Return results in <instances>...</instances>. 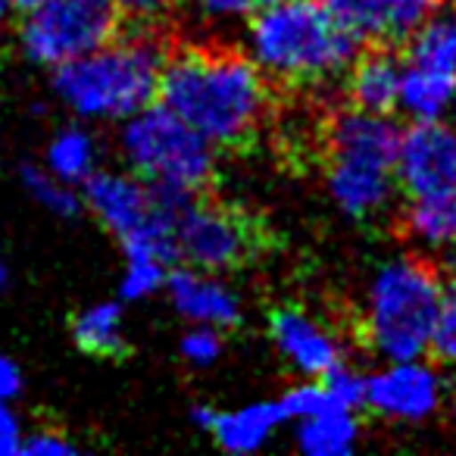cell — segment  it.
<instances>
[{
    "instance_id": "cell-2",
    "label": "cell",
    "mask_w": 456,
    "mask_h": 456,
    "mask_svg": "<svg viewBox=\"0 0 456 456\" xmlns=\"http://www.w3.org/2000/svg\"><path fill=\"white\" fill-rule=\"evenodd\" d=\"M362 47L322 0H263L250 13V57L269 78L319 82L341 76Z\"/></svg>"
},
{
    "instance_id": "cell-6",
    "label": "cell",
    "mask_w": 456,
    "mask_h": 456,
    "mask_svg": "<svg viewBox=\"0 0 456 456\" xmlns=\"http://www.w3.org/2000/svg\"><path fill=\"white\" fill-rule=\"evenodd\" d=\"M126 13L116 0H45L20 28L22 51L45 66H63L119 38Z\"/></svg>"
},
{
    "instance_id": "cell-14",
    "label": "cell",
    "mask_w": 456,
    "mask_h": 456,
    "mask_svg": "<svg viewBox=\"0 0 456 456\" xmlns=\"http://www.w3.org/2000/svg\"><path fill=\"white\" fill-rule=\"evenodd\" d=\"M169 300L184 319L194 325H213V329H232L241 322V300L228 285L216 279V273L197 266H172L166 281Z\"/></svg>"
},
{
    "instance_id": "cell-11",
    "label": "cell",
    "mask_w": 456,
    "mask_h": 456,
    "mask_svg": "<svg viewBox=\"0 0 456 456\" xmlns=\"http://www.w3.org/2000/svg\"><path fill=\"white\" fill-rule=\"evenodd\" d=\"M441 0H329V10L362 45H400L437 13Z\"/></svg>"
},
{
    "instance_id": "cell-13",
    "label": "cell",
    "mask_w": 456,
    "mask_h": 456,
    "mask_svg": "<svg viewBox=\"0 0 456 456\" xmlns=\"http://www.w3.org/2000/svg\"><path fill=\"white\" fill-rule=\"evenodd\" d=\"M85 207L97 216L103 228H110L116 238L128 235L138 225H144L153 213L151 182L122 172H94L85 182Z\"/></svg>"
},
{
    "instance_id": "cell-34",
    "label": "cell",
    "mask_w": 456,
    "mask_h": 456,
    "mask_svg": "<svg viewBox=\"0 0 456 456\" xmlns=\"http://www.w3.org/2000/svg\"><path fill=\"white\" fill-rule=\"evenodd\" d=\"M45 0H10V10H16V13H22V16H28L32 10H38Z\"/></svg>"
},
{
    "instance_id": "cell-25",
    "label": "cell",
    "mask_w": 456,
    "mask_h": 456,
    "mask_svg": "<svg viewBox=\"0 0 456 456\" xmlns=\"http://www.w3.org/2000/svg\"><path fill=\"white\" fill-rule=\"evenodd\" d=\"M279 400H281V406H285V412H288V422H300V419L316 416V412L329 410V406H338L335 400H331L329 387L322 385V379L294 385L291 391H285Z\"/></svg>"
},
{
    "instance_id": "cell-21",
    "label": "cell",
    "mask_w": 456,
    "mask_h": 456,
    "mask_svg": "<svg viewBox=\"0 0 456 456\" xmlns=\"http://www.w3.org/2000/svg\"><path fill=\"white\" fill-rule=\"evenodd\" d=\"M97 147L94 138L82 128H66L47 144V169L69 184H82L94 175Z\"/></svg>"
},
{
    "instance_id": "cell-26",
    "label": "cell",
    "mask_w": 456,
    "mask_h": 456,
    "mask_svg": "<svg viewBox=\"0 0 456 456\" xmlns=\"http://www.w3.org/2000/svg\"><path fill=\"white\" fill-rule=\"evenodd\" d=\"M184 362L191 366H209L216 362V356L222 354V329H213V325H194L188 335L178 344Z\"/></svg>"
},
{
    "instance_id": "cell-3",
    "label": "cell",
    "mask_w": 456,
    "mask_h": 456,
    "mask_svg": "<svg viewBox=\"0 0 456 456\" xmlns=\"http://www.w3.org/2000/svg\"><path fill=\"white\" fill-rule=\"evenodd\" d=\"M166 57L151 38H116L57 66V94L85 119H128L159 101Z\"/></svg>"
},
{
    "instance_id": "cell-35",
    "label": "cell",
    "mask_w": 456,
    "mask_h": 456,
    "mask_svg": "<svg viewBox=\"0 0 456 456\" xmlns=\"http://www.w3.org/2000/svg\"><path fill=\"white\" fill-rule=\"evenodd\" d=\"M10 281V269H7V260H4V254H0V288H7Z\"/></svg>"
},
{
    "instance_id": "cell-19",
    "label": "cell",
    "mask_w": 456,
    "mask_h": 456,
    "mask_svg": "<svg viewBox=\"0 0 456 456\" xmlns=\"http://www.w3.org/2000/svg\"><path fill=\"white\" fill-rule=\"evenodd\" d=\"M403 228L425 248H456V191L410 197Z\"/></svg>"
},
{
    "instance_id": "cell-32",
    "label": "cell",
    "mask_w": 456,
    "mask_h": 456,
    "mask_svg": "<svg viewBox=\"0 0 456 456\" xmlns=\"http://www.w3.org/2000/svg\"><path fill=\"white\" fill-rule=\"evenodd\" d=\"M22 391V372L7 354H0V400H13Z\"/></svg>"
},
{
    "instance_id": "cell-20",
    "label": "cell",
    "mask_w": 456,
    "mask_h": 456,
    "mask_svg": "<svg viewBox=\"0 0 456 456\" xmlns=\"http://www.w3.org/2000/svg\"><path fill=\"white\" fill-rule=\"evenodd\" d=\"M72 338L91 356H122L126 354V329H122L119 304H94L72 319Z\"/></svg>"
},
{
    "instance_id": "cell-1",
    "label": "cell",
    "mask_w": 456,
    "mask_h": 456,
    "mask_svg": "<svg viewBox=\"0 0 456 456\" xmlns=\"http://www.w3.org/2000/svg\"><path fill=\"white\" fill-rule=\"evenodd\" d=\"M266 78L254 57L194 47L166 60L159 103L191 122L216 147H241L260 128Z\"/></svg>"
},
{
    "instance_id": "cell-4",
    "label": "cell",
    "mask_w": 456,
    "mask_h": 456,
    "mask_svg": "<svg viewBox=\"0 0 456 456\" xmlns=\"http://www.w3.org/2000/svg\"><path fill=\"white\" fill-rule=\"evenodd\" d=\"M444 285L425 260L403 256L379 269L369 288L366 335L375 354L391 360H422L435 344Z\"/></svg>"
},
{
    "instance_id": "cell-24",
    "label": "cell",
    "mask_w": 456,
    "mask_h": 456,
    "mask_svg": "<svg viewBox=\"0 0 456 456\" xmlns=\"http://www.w3.org/2000/svg\"><path fill=\"white\" fill-rule=\"evenodd\" d=\"M322 385L329 387L331 400L338 406H347V410H360L366 406V394H369V379L362 372H356L347 362H338L335 369L322 375Z\"/></svg>"
},
{
    "instance_id": "cell-15",
    "label": "cell",
    "mask_w": 456,
    "mask_h": 456,
    "mask_svg": "<svg viewBox=\"0 0 456 456\" xmlns=\"http://www.w3.org/2000/svg\"><path fill=\"white\" fill-rule=\"evenodd\" d=\"M400 85H403V60H397L391 45L369 47L347 69L350 107L369 110V113L400 110Z\"/></svg>"
},
{
    "instance_id": "cell-37",
    "label": "cell",
    "mask_w": 456,
    "mask_h": 456,
    "mask_svg": "<svg viewBox=\"0 0 456 456\" xmlns=\"http://www.w3.org/2000/svg\"><path fill=\"white\" fill-rule=\"evenodd\" d=\"M322 4H329V0H322Z\"/></svg>"
},
{
    "instance_id": "cell-36",
    "label": "cell",
    "mask_w": 456,
    "mask_h": 456,
    "mask_svg": "<svg viewBox=\"0 0 456 456\" xmlns=\"http://www.w3.org/2000/svg\"><path fill=\"white\" fill-rule=\"evenodd\" d=\"M10 13V0H0V26H4V20H7Z\"/></svg>"
},
{
    "instance_id": "cell-9",
    "label": "cell",
    "mask_w": 456,
    "mask_h": 456,
    "mask_svg": "<svg viewBox=\"0 0 456 456\" xmlns=\"http://www.w3.org/2000/svg\"><path fill=\"white\" fill-rule=\"evenodd\" d=\"M397 184L406 197L456 191V128L444 119H412L400 141Z\"/></svg>"
},
{
    "instance_id": "cell-10",
    "label": "cell",
    "mask_w": 456,
    "mask_h": 456,
    "mask_svg": "<svg viewBox=\"0 0 456 456\" xmlns=\"http://www.w3.org/2000/svg\"><path fill=\"white\" fill-rule=\"evenodd\" d=\"M366 406L385 419L419 422L441 406V379L422 360H391L369 375Z\"/></svg>"
},
{
    "instance_id": "cell-8",
    "label": "cell",
    "mask_w": 456,
    "mask_h": 456,
    "mask_svg": "<svg viewBox=\"0 0 456 456\" xmlns=\"http://www.w3.org/2000/svg\"><path fill=\"white\" fill-rule=\"evenodd\" d=\"M260 250L256 225L238 209L197 197L178 219V254L188 266L228 273L254 260Z\"/></svg>"
},
{
    "instance_id": "cell-31",
    "label": "cell",
    "mask_w": 456,
    "mask_h": 456,
    "mask_svg": "<svg viewBox=\"0 0 456 456\" xmlns=\"http://www.w3.org/2000/svg\"><path fill=\"white\" fill-rule=\"evenodd\" d=\"M122 7V13L132 16V20H157L159 13L169 10L172 0H116Z\"/></svg>"
},
{
    "instance_id": "cell-5",
    "label": "cell",
    "mask_w": 456,
    "mask_h": 456,
    "mask_svg": "<svg viewBox=\"0 0 456 456\" xmlns=\"http://www.w3.org/2000/svg\"><path fill=\"white\" fill-rule=\"evenodd\" d=\"M122 153L147 182L178 184L194 194H203L216 175V144L159 101L126 119Z\"/></svg>"
},
{
    "instance_id": "cell-30",
    "label": "cell",
    "mask_w": 456,
    "mask_h": 456,
    "mask_svg": "<svg viewBox=\"0 0 456 456\" xmlns=\"http://www.w3.org/2000/svg\"><path fill=\"white\" fill-rule=\"evenodd\" d=\"M197 7L207 16H216V20H235V16H250L260 0H194Z\"/></svg>"
},
{
    "instance_id": "cell-18",
    "label": "cell",
    "mask_w": 456,
    "mask_h": 456,
    "mask_svg": "<svg viewBox=\"0 0 456 456\" xmlns=\"http://www.w3.org/2000/svg\"><path fill=\"white\" fill-rule=\"evenodd\" d=\"M356 437H360V422L356 410L347 406H329L297 422V447L306 456H344L356 447Z\"/></svg>"
},
{
    "instance_id": "cell-12",
    "label": "cell",
    "mask_w": 456,
    "mask_h": 456,
    "mask_svg": "<svg viewBox=\"0 0 456 456\" xmlns=\"http://www.w3.org/2000/svg\"><path fill=\"white\" fill-rule=\"evenodd\" d=\"M269 335L288 362L306 379H322L329 369L344 362V350L322 325L304 310L279 306L269 316Z\"/></svg>"
},
{
    "instance_id": "cell-23",
    "label": "cell",
    "mask_w": 456,
    "mask_h": 456,
    "mask_svg": "<svg viewBox=\"0 0 456 456\" xmlns=\"http://www.w3.org/2000/svg\"><path fill=\"white\" fill-rule=\"evenodd\" d=\"M169 273H172V266L163 260H141V256L126 260V273H122V281H119L122 300H144V297H151V294H157L159 288H166Z\"/></svg>"
},
{
    "instance_id": "cell-7",
    "label": "cell",
    "mask_w": 456,
    "mask_h": 456,
    "mask_svg": "<svg viewBox=\"0 0 456 456\" xmlns=\"http://www.w3.org/2000/svg\"><path fill=\"white\" fill-rule=\"evenodd\" d=\"M456 101V13H435L406 38L400 110L410 119H444Z\"/></svg>"
},
{
    "instance_id": "cell-22",
    "label": "cell",
    "mask_w": 456,
    "mask_h": 456,
    "mask_svg": "<svg viewBox=\"0 0 456 456\" xmlns=\"http://www.w3.org/2000/svg\"><path fill=\"white\" fill-rule=\"evenodd\" d=\"M20 178L26 184V191L41 203L45 209L57 216H76L82 209V197H78L76 184L63 182L60 175H53L47 166H32L26 163L20 169Z\"/></svg>"
},
{
    "instance_id": "cell-16",
    "label": "cell",
    "mask_w": 456,
    "mask_h": 456,
    "mask_svg": "<svg viewBox=\"0 0 456 456\" xmlns=\"http://www.w3.org/2000/svg\"><path fill=\"white\" fill-rule=\"evenodd\" d=\"M397 172L360 159L329 157V191L335 203L354 219H369L391 200Z\"/></svg>"
},
{
    "instance_id": "cell-29",
    "label": "cell",
    "mask_w": 456,
    "mask_h": 456,
    "mask_svg": "<svg viewBox=\"0 0 456 456\" xmlns=\"http://www.w3.org/2000/svg\"><path fill=\"white\" fill-rule=\"evenodd\" d=\"M22 444H26V431L20 419L10 410V400H0V456L22 453Z\"/></svg>"
},
{
    "instance_id": "cell-17",
    "label": "cell",
    "mask_w": 456,
    "mask_h": 456,
    "mask_svg": "<svg viewBox=\"0 0 456 456\" xmlns=\"http://www.w3.org/2000/svg\"><path fill=\"white\" fill-rule=\"evenodd\" d=\"M285 422H288V412L281 406V400H260V403H250L244 410L219 412L209 435L228 453H254Z\"/></svg>"
},
{
    "instance_id": "cell-27",
    "label": "cell",
    "mask_w": 456,
    "mask_h": 456,
    "mask_svg": "<svg viewBox=\"0 0 456 456\" xmlns=\"http://www.w3.org/2000/svg\"><path fill=\"white\" fill-rule=\"evenodd\" d=\"M431 350H435V356L441 362L456 366V279L444 288V306H441V319H437Z\"/></svg>"
},
{
    "instance_id": "cell-28",
    "label": "cell",
    "mask_w": 456,
    "mask_h": 456,
    "mask_svg": "<svg viewBox=\"0 0 456 456\" xmlns=\"http://www.w3.org/2000/svg\"><path fill=\"white\" fill-rule=\"evenodd\" d=\"M22 453L26 456H72V453H78V447L63 431H38V435L26 437Z\"/></svg>"
},
{
    "instance_id": "cell-33",
    "label": "cell",
    "mask_w": 456,
    "mask_h": 456,
    "mask_svg": "<svg viewBox=\"0 0 456 456\" xmlns=\"http://www.w3.org/2000/svg\"><path fill=\"white\" fill-rule=\"evenodd\" d=\"M216 419H219V410H213V406H207V403L191 406V422H194L200 431H213Z\"/></svg>"
}]
</instances>
